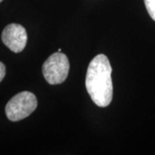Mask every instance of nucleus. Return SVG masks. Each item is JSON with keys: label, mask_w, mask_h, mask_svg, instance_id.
<instances>
[{"label": "nucleus", "mask_w": 155, "mask_h": 155, "mask_svg": "<svg viewBox=\"0 0 155 155\" xmlns=\"http://www.w3.org/2000/svg\"><path fill=\"white\" fill-rule=\"evenodd\" d=\"M110 63L107 56L98 54L89 64L85 86L91 100L99 107L110 105L113 97Z\"/></svg>", "instance_id": "1"}, {"label": "nucleus", "mask_w": 155, "mask_h": 155, "mask_svg": "<svg viewBox=\"0 0 155 155\" xmlns=\"http://www.w3.org/2000/svg\"><path fill=\"white\" fill-rule=\"evenodd\" d=\"M36 97L29 91H22L11 98L5 107V114L12 122L22 120L35 110Z\"/></svg>", "instance_id": "2"}, {"label": "nucleus", "mask_w": 155, "mask_h": 155, "mask_svg": "<svg viewBox=\"0 0 155 155\" xmlns=\"http://www.w3.org/2000/svg\"><path fill=\"white\" fill-rule=\"evenodd\" d=\"M69 68L70 65L67 55L57 52L45 61L42 66V73L48 83L59 84L67 79Z\"/></svg>", "instance_id": "3"}, {"label": "nucleus", "mask_w": 155, "mask_h": 155, "mask_svg": "<svg viewBox=\"0 0 155 155\" xmlns=\"http://www.w3.org/2000/svg\"><path fill=\"white\" fill-rule=\"evenodd\" d=\"M2 41L6 47L14 53H20L25 48L28 35L26 29L17 23H11L4 28Z\"/></svg>", "instance_id": "4"}, {"label": "nucleus", "mask_w": 155, "mask_h": 155, "mask_svg": "<svg viewBox=\"0 0 155 155\" xmlns=\"http://www.w3.org/2000/svg\"><path fill=\"white\" fill-rule=\"evenodd\" d=\"M144 3L149 16L155 21V0H144Z\"/></svg>", "instance_id": "5"}, {"label": "nucleus", "mask_w": 155, "mask_h": 155, "mask_svg": "<svg viewBox=\"0 0 155 155\" xmlns=\"http://www.w3.org/2000/svg\"><path fill=\"white\" fill-rule=\"evenodd\" d=\"M5 66L2 62H0V82L4 79V78L5 76Z\"/></svg>", "instance_id": "6"}, {"label": "nucleus", "mask_w": 155, "mask_h": 155, "mask_svg": "<svg viewBox=\"0 0 155 155\" xmlns=\"http://www.w3.org/2000/svg\"><path fill=\"white\" fill-rule=\"evenodd\" d=\"M58 52H59V53H61V48H59V49H58Z\"/></svg>", "instance_id": "7"}, {"label": "nucleus", "mask_w": 155, "mask_h": 155, "mask_svg": "<svg viewBox=\"0 0 155 155\" xmlns=\"http://www.w3.org/2000/svg\"><path fill=\"white\" fill-rule=\"evenodd\" d=\"M2 1H3V0H0V3H1V2H2Z\"/></svg>", "instance_id": "8"}]
</instances>
